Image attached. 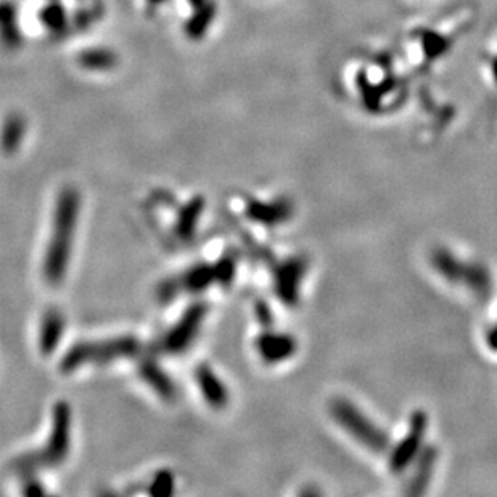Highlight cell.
<instances>
[{
    "instance_id": "1",
    "label": "cell",
    "mask_w": 497,
    "mask_h": 497,
    "mask_svg": "<svg viewBox=\"0 0 497 497\" xmlns=\"http://www.w3.org/2000/svg\"><path fill=\"white\" fill-rule=\"evenodd\" d=\"M79 192L73 187L61 190L57 198V204H55L52 234L42 266L43 278L51 285L61 283L66 276L71 258L73 239L76 235L79 221Z\"/></svg>"
},
{
    "instance_id": "2",
    "label": "cell",
    "mask_w": 497,
    "mask_h": 497,
    "mask_svg": "<svg viewBox=\"0 0 497 497\" xmlns=\"http://www.w3.org/2000/svg\"><path fill=\"white\" fill-rule=\"evenodd\" d=\"M140 350V341L132 335L107 338L100 341H80L71 346L60 360V372L71 374L83 365L107 364L117 359L132 357Z\"/></svg>"
},
{
    "instance_id": "3",
    "label": "cell",
    "mask_w": 497,
    "mask_h": 497,
    "mask_svg": "<svg viewBox=\"0 0 497 497\" xmlns=\"http://www.w3.org/2000/svg\"><path fill=\"white\" fill-rule=\"evenodd\" d=\"M71 444V409L70 404L58 401L52 414V430L43 449L24 456L18 461L20 470H37L42 467H57L63 464Z\"/></svg>"
},
{
    "instance_id": "4",
    "label": "cell",
    "mask_w": 497,
    "mask_h": 497,
    "mask_svg": "<svg viewBox=\"0 0 497 497\" xmlns=\"http://www.w3.org/2000/svg\"><path fill=\"white\" fill-rule=\"evenodd\" d=\"M330 411L337 424L356 438L359 443L369 447L374 452H383L389 447V439L380 428L372 424L365 415L352 406L350 401L337 399L333 401Z\"/></svg>"
},
{
    "instance_id": "5",
    "label": "cell",
    "mask_w": 497,
    "mask_h": 497,
    "mask_svg": "<svg viewBox=\"0 0 497 497\" xmlns=\"http://www.w3.org/2000/svg\"><path fill=\"white\" fill-rule=\"evenodd\" d=\"M204 318H206V304L195 303L194 306H190L185 310L177 324L167 332L163 341H161V347L171 354H177L187 350L198 335Z\"/></svg>"
},
{
    "instance_id": "6",
    "label": "cell",
    "mask_w": 497,
    "mask_h": 497,
    "mask_svg": "<svg viewBox=\"0 0 497 497\" xmlns=\"http://www.w3.org/2000/svg\"><path fill=\"white\" fill-rule=\"evenodd\" d=\"M427 431V417L425 414L417 412L411 420V428L406 436L402 438V441L397 444L396 449L393 451V456H391V469L393 471H402L404 469L411 464L415 457L419 456L420 447L424 444Z\"/></svg>"
},
{
    "instance_id": "7",
    "label": "cell",
    "mask_w": 497,
    "mask_h": 497,
    "mask_svg": "<svg viewBox=\"0 0 497 497\" xmlns=\"http://www.w3.org/2000/svg\"><path fill=\"white\" fill-rule=\"evenodd\" d=\"M434 263H436V269L441 272V274L449 278V281H464L467 282L470 287H483L484 285L481 271L459 263V261L449 253L446 251L436 253V256H434Z\"/></svg>"
},
{
    "instance_id": "8",
    "label": "cell",
    "mask_w": 497,
    "mask_h": 497,
    "mask_svg": "<svg viewBox=\"0 0 497 497\" xmlns=\"http://www.w3.org/2000/svg\"><path fill=\"white\" fill-rule=\"evenodd\" d=\"M195 378L198 388L202 391V396L211 407L222 409L227 406L229 393L226 384L221 382V378L214 374L209 365H198Z\"/></svg>"
},
{
    "instance_id": "9",
    "label": "cell",
    "mask_w": 497,
    "mask_h": 497,
    "mask_svg": "<svg viewBox=\"0 0 497 497\" xmlns=\"http://www.w3.org/2000/svg\"><path fill=\"white\" fill-rule=\"evenodd\" d=\"M66 322L58 309H48L43 314L39 330V350L43 356H51L57 350L65 335Z\"/></svg>"
},
{
    "instance_id": "10",
    "label": "cell",
    "mask_w": 497,
    "mask_h": 497,
    "mask_svg": "<svg viewBox=\"0 0 497 497\" xmlns=\"http://www.w3.org/2000/svg\"><path fill=\"white\" fill-rule=\"evenodd\" d=\"M256 347L267 362H281L296 351V341L283 333H264L258 338Z\"/></svg>"
},
{
    "instance_id": "11",
    "label": "cell",
    "mask_w": 497,
    "mask_h": 497,
    "mask_svg": "<svg viewBox=\"0 0 497 497\" xmlns=\"http://www.w3.org/2000/svg\"><path fill=\"white\" fill-rule=\"evenodd\" d=\"M304 263L300 259L290 261L283 264L277 274V293L285 303H295L298 300V290H300L301 278L304 276Z\"/></svg>"
},
{
    "instance_id": "12",
    "label": "cell",
    "mask_w": 497,
    "mask_h": 497,
    "mask_svg": "<svg viewBox=\"0 0 497 497\" xmlns=\"http://www.w3.org/2000/svg\"><path fill=\"white\" fill-rule=\"evenodd\" d=\"M139 374L148 387H150L155 393H157L161 399L171 401L176 396V387H174L169 375L159 367V365L152 359H145L140 364Z\"/></svg>"
},
{
    "instance_id": "13",
    "label": "cell",
    "mask_w": 497,
    "mask_h": 497,
    "mask_svg": "<svg viewBox=\"0 0 497 497\" xmlns=\"http://www.w3.org/2000/svg\"><path fill=\"white\" fill-rule=\"evenodd\" d=\"M26 129V120L20 113H11L5 117L2 129H0V150L4 155L11 157L20 150Z\"/></svg>"
},
{
    "instance_id": "14",
    "label": "cell",
    "mask_w": 497,
    "mask_h": 497,
    "mask_svg": "<svg viewBox=\"0 0 497 497\" xmlns=\"http://www.w3.org/2000/svg\"><path fill=\"white\" fill-rule=\"evenodd\" d=\"M0 43L7 51H16L21 46L16 9L11 2H0Z\"/></svg>"
},
{
    "instance_id": "15",
    "label": "cell",
    "mask_w": 497,
    "mask_h": 497,
    "mask_svg": "<svg viewBox=\"0 0 497 497\" xmlns=\"http://www.w3.org/2000/svg\"><path fill=\"white\" fill-rule=\"evenodd\" d=\"M203 209H204V200L202 197L194 198V200L189 202L182 209H180L176 221V234L180 240L189 241L194 239Z\"/></svg>"
},
{
    "instance_id": "16",
    "label": "cell",
    "mask_w": 497,
    "mask_h": 497,
    "mask_svg": "<svg viewBox=\"0 0 497 497\" xmlns=\"http://www.w3.org/2000/svg\"><path fill=\"white\" fill-rule=\"evenodd\" d=\"M291 206L288 203H258L254 202L248 206V217L261 224H267V226H274V224L283 222L290 216Z\"/></svg>"
},
{
    "instance_id": "17",
    "label": "cell",
    "mask_w": 497,
    "mask_h": 497,
    "mask_svg": "<svg viewBox=\"0 0 497 497\" xmlns=\"http://www.w3.org/2000/svg\"><path fill=\"white\" fill-rule=\"evenodd\" d=\"M78 63L87 71H110L117 65V55L110 48H87L79 53Z\"/></svg>"
},
{
    "instance_id": "18",
    "label": "cell",
    "mask_w": 497,
    "mask_h": 497,
    "mask_svg": "<svg viewBox=\"0 0 497 497\" xmlns=\"http://www.w3.org/2000/svg\"><path fill=\"white\" fill-rule=\"evenodd\" d=\"M214 282H217L216 264H203L194 267V269H190L184 277H180V281H177V285L189 291H202Z\"/></svg>"
},
{
    "instance_id": "19",
    "label": "cell",
    "mask_w": 497,
    "mask_h": 497,
    "mask_svg": "<svg viewBox=\"0 0 497 497\" xmlns=\"http://www.w3.org/2000/svg\"><path fill=\"white\" fill-rule=\"evenodd\" d=\"M214 16V5L211 2H204L200 7H197V11L194 16L190 18L185 24V34H187L189 39H202L206 33V29L209 28L211 20Z\"/></svg>"
},
{
    "instance_id": "20",
    "label": "cell",
    "mask_w": 497,
    "mask_h": 497,
    "mask_svg": "<svg viewBox=\"0 0 497 497\" xmlns=\"http://www.w3.org/2000/svg\"><path fill=\"white\" fill-rule=\"evenodd\" d=\"M39 16L43 28L51 31L53 34H60L68 24L66 11L63 9V5H60L57 0H52L51 4L46 5V7L41 10Z\"/></svg>"
},
{
    "instance_id": "21",
    "label": "cell",
    "mask_w": 497,
    "mask_h": 497,
    "mask_svg": "<svg viewBox=\"0 0 497 497\" xmlns=\"http://www.w3.org/2000/svg\"><path fill=\"white\" fill-rule=\"evenodd\" d=\"M433 451H425L424 456L420 457V465L417 469V474H415L414 480H412V486L409 489V493L411 494H420L424 493L425 488L428 486V481H430L431 478V470H433Z\"/></svg>"
},
{
    "instance_id": "22",
    "label": "cell",
    "mask_w": 497,
    "mask_h": 497,
    "mask_svg": "<svg viewBox=\"0 0 497 497\" xmlns=\"http://www.w3.org/2000/svg\"><path fill=\"white\" fill-rule=\"evenodd\" d=\"M174 493V476L171 471L161 470L155 475L150 484V494L153 497H169Z\"/></svg>"
},
{
    "instance_id": "23",
    "label": "cell",
    "mask_w": 497,
    "mask_h": 497,
    "mask_svg": "<svg viewBox=\"0 0 497 497\" xmlns=\"http://www.w3.org/2000/svg\"><path fill=\"white\" fill-rule=\"evenodd\" d=\"M23 493L26 494V496H42V494H46V491L42 489L39 481L31 480L29 483H26V486H24Z\"/></svg>"
},
{
    "instance_id": "24",
    "label": "cell",
    "mask_w": 497,
    "mask_h": 497,
    "mask_svg": "<svg viewBox=\"0 0 497 497\" xmlns=\"http://www.w3.org/2000/svg\"><path fill=\"white\" fill-rule=\"evenodd\" d=\"M145 2H147V7H148V9H150V10H155V9H157V7H159V5L166 4L167 0H145Z\"/></svg>"
},
{
    "instance_id": "25",
    "label": "cell",
    "mask_w": 497,
    "mask_h": 497,
    "mask_svg": "<svg viewBox=\"0 0 497 497\" xmlns=\"http://www.w3.org/2000/svg\"><path fill=\"white\" fill-rule=\"evenodd\" d=\"M189 2H190V5H192V7H200V5L202 4H204V2H206V0H189Z\"/></svg>"
}]
</instances>
